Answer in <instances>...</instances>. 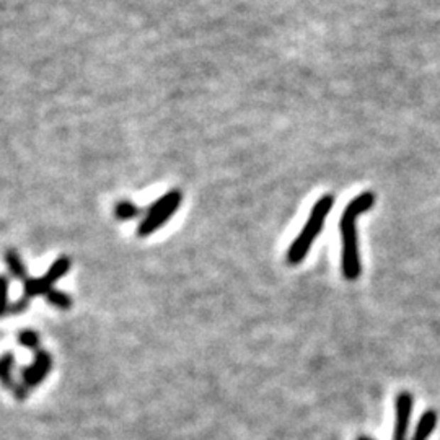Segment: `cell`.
I'll use <instances>...</instances> for the list:
<instances>
[{
    "label": "cell",
    "instance_id": "30bf717a",
    "mask_svg": "<svg viewBox=\"0 0 440 440\" xmlns=\"http://www.w3.org/2000/svg\"><path fill=\"white\" fill-rule=\"evenodd\" d=\"M141 214V209L132 204L131 201H119L114 207V216L118 220H131Z\"/></svg>",
    "mask_w": 440,
    "mask_h": 440
},
{
    "label": "cell",
    "instance_id": "7c38bea8",
    "mask_svg": "<svg viewBox=\"0 0 440 440\" xmlns=\"http://www.w3.org/2000/svg\"><path fill=\"white\" fill-rule=\"evenodd\" d=\"M18 341L21 346L28 348L31 351L38 352L40 351V336H38L36 331H31V329H25L18 334Z\"/></svg>",
    "mask_w": 440,
    "mask_h": 440
},
{
    "label": "cell",
    "instance_id": "ba28073f",
    "mask_svg": "<svg viewBox=\"0 0 440 440\" xmlns=\"http://www.w3.org/2000/svg\"><path fill=\"white\" fill-rule=\"evenodd\" d=\"M13 362H15L13 352H5V354L0 357V382H2L4 387H7L10 390H13L16 387V382L12 377Z\"/></svg>",
    "mask_w": 440,
    "mask_h": 440
},
{
    "label": "cell",
    "instance_id": "52a82bcc",
    "mask_svg": "<svg viewBox=\"0 0 440 440\" xmlns=\"http://www.w3.org/2000/svg\"><path fill=\"white\" fill-rule=\"evenodd\" d=\"M439 416L437 412L434 409H427L424 411V414L419 417V422H417L416 431L412 434L411 440H429L432 436L434 429L437 426Z\"/></svg>",
    "mask_w": 440,
    "mask_h": 440
},
{
    "label": "cell",
    "instance_id": "8fae6325",
    "mask_svg": "<svg viewBox=\"0 0 440 440\" xmlns=\"http://www.w3.org/2000/svg\"><path fill=\"white\" fill-rule=\"evenodd\" d=\"M46 297H48L49 304L60 308V310H69V308L72 307V299H70L67 294L60 292V290L57 289H53Z\"/></svg>",
    "mask_w": 440,
    "mask_h": 440
},
{
    "label": "cell",
    "instance_id": "3957f363",
    "mask_svg": "<svg viewBox=\"0 0 440 440\" xmlns=\"http://www.w3.org/2000/svg\"><path fill=\"white\" fill-rule=\"evenodd\" d=\"M181 199H183V194H181L178 189L168 191L167 194H163L160 199L147 211L144 220H142L139 227H137V235L144 238V236L157 232V230L167 224L173 214L178 211Z\"/></svg>",
    "mask_w": 440,
    "mask_h": 440
},
{
    "label": "cell",
    "instance_id": "9c48e42d",
    "mask_svg": "<svg viewBox=\"0 0 440 440\" xmlns=\"http://www.w3.org/2000/svg\"><path fill=\"white\" fill-rule=\"evenodd\" d=\"M5 263H7L10 273H12L16 279L23 280V282L28 279V276H26V268L23 264V260H21V256L18 255V251L13 248L5 251Z\"/></svg>",
    "mask_w": 440,
    "mask_h": 440
},
{
    "label": "cell",
    "instance_id": "7a4b0ae2",
    "mask_svg": "<svg viewBox=\"0 0 440 440\" xmlns=\"http://www.w3.org/2000/svg\"><path fill=\"white\" fill-rule=\"evenodd\" d=\"M333 204L334 197L331 194H324L315 202V206H313L310 217H308V220L305 222L304 229L300 230V233L297 235V238L294 240V243L290 245V248L287 251L289 264L295 266V264H299L305 260L308 251L312 248L313 241H315L317 236L320 235V232L323 230L324 220H326L329 211L333 209Z\"/></svg>",
    "mask_w": 440,
    "mask_h": 440
},
{
    "label": "cell",
    "instance_id": "5b68a950",
    "mask_svg": "<svg viewBox=\"0 0 440 440\" xmlns=\"http://www.w3.org/2000/svg\"><path fill=\"white\" fill-rule=\"evenodd\" d=\"M414 398L409 392H401L395 400V429L393 440H408V429L411 424Z\"/></svg>",
    "mask_w": 440,
    "mask_h": 440
},
{
    "label": "cell",
    "instance_id": "5bb4252c",
    "mask_svg": "<svg viewBox=\"0 0 440 440\" xmlns=\"http://www.w3.org/2000/svg\"><path fill=\"white\" fill-rule=\"evenodd\" d=\"M28 387L23 383H16V387L13 388V393H15V398L16 400H26V396H28Z\"/></svg>",
    "mask_w": 440,
    "mask_h": 440
},
{
    "label": "cell",
    "instance_id": "9a60e30c",
    "mask_svg": "<svg viewBox=\"0 0 440 440\" xmlns=\"http://www.w3.org/2000/svg\"><path fill=\"white\" fill-rule=\"evenodd\" d=\"M357 440H375V439H370V437H365V436H361V437H359V439H357Z\"/></svg>",
    "mask_w": 440,
    "mask_h": 440
},
{
    "label": "cell",
    "instance_id": "277c9868",
    "mask_svg": "<svg viewBox=\"0 0 440 440\" xmlns=\"http://www.w3.org/2000/svg\"><path fill=\"white\" fill-rule=\"evenodd\" d=\"M70 269V260L67 256H60L56 261L53 263V266L49 268L48 274H44L40 279H31L28 277L25 280V287H23V297L21 299L31 300L33 297L38 295H48L54 289L53 285L57 282V280L64 276Z\"/></svg>",
    "mask_w": 440,
    "mask_h": 440
},
{
    "label": "cell",
    "instance_id": "8992f818",
    "mask_svg": "<svg viewBox=\"0 0 440 440\" xmlns=\"http://www.w3.org/2000/svg\"><path fill=\"white\" fill-rule=\"evenodd\" d=\"M51 367H53L51 354L46 351H38L35 356V362L21 370V380H23L21 383L26 385L28 388L38 387V385L49 375Z\"/></svg>",
    "mask_w": 440,
    "mask_h": 440
},
{
    "label": "cell",
    "instance_id": "4fadbf2b",
    "mask_svg": "<svg viewBox=\"0 0 440 440\" xmlns=\"http://www.w3.org/2000/svg\"><path fill=\"white\" fill-rule=\"evenodd\" d=\"M9 279L0 274V317L9 313Z\"/></svg>",
    "mask_w": 440,
    "mask_h": 440
},
{
    "label": "cell",
    "instance_id": "6da1fadb",
    "mask_svg": "<svg viewBox=\"0 0 440 440\" xmlns=\"http://www.w3.org/2000/svg\"><path fill=\"white\" fill-rule=\"evenodd\" d=\"M375 204V194L370 191L362 192L356 196L341 216V241H343V251H341V268L343 276L348 280H357L362 274V264L359 255V240H357V219Z\"/></svg>",
    "mask_w": 440,
    "mask_h": 440
}]
</instances>
